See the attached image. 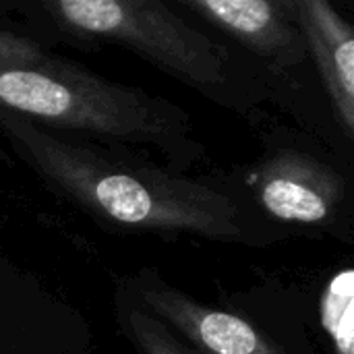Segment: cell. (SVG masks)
I'll return each mask as SVG.
<instances>
[{
	"instance_id": "1",
	"label": "cell",
	"mask_w": 354,
	"mask_h": 354,
	"mask_svg": "<svg viewBox=\"0 0 354 354\" xmlns=\"http://www.w3.org/2000/svg\"><path fill=\"white\" fill-rule=\"evenodd\" d=\"M0 133L33 172L93 216L139 230L245 239L239 203L209 185L129 162L6 110Z\"/></svg>"
},
{
	"instance_id": "2",
	"label": "cell",
	"mask_w": 354,
	"mask_h": 354,
	"mask_svg": "<svg viewBox=\"0 0 354 354\" xmlns=\"http://www.w3.org/2000/svg\"><path fill=\"white\" fill-rule=\"evenodd\" d=\"M0 110L46 129L193 156L189 116L143 89L112 83L0 25Z\"/></svg>"
},
{
	"instance_id": "3",
	"label": "cell",
	"mask_w": 354,
	"mask_h": 354,
	"mask_svg": "<svg viewBox=\"0 0 354 354\" xmlns=\"http://www.w3.org/2000/svg\"><path fill=\"white\" fill-rule=\"evenodd\" d=\"M41 6L71 33L122 44L220 104L247 100L228 48L158 0H52Z\"/></svg>"
},
{
	"instance_id": "4",
	"label": "cell",
	"mask_w": 354,
	"mask_h": 354,
	"mask_svg": "<svg viewBox=\"0 0 354 354\" xmlns=\"http://www.w3.org/2000/svg\"><path fill=\"white\" fill-rule=\"evenodd\" d=\"M139 305L162 319L199 354H286L243 317L195 303L145 272L135 282Z\"/></svg>"
},
{
	"instance_id": "5",
	"label": "cell",
	"mask_w": 354,
	"mask_h": 354,
	"mask_svg": "<svg viewBox=\"0 0 354 354\" xmlns=\"http://www.w3.org/2000/svg\"><path fill=\"white\" fill-rule=\"evenodd\" d=\"M257 193L261 205L278 220L322 224L342 201L344 180L315 158L288 149L263 164Z\"/></svg>"
},
{
	"instance_id": "6",
	"label": "cell",
	"mask_w": 354,
	"mask_h": 354,
	"mask_svg": "<svg viewBox=\"0 0 354 354\" xmlns=\"http://www.w3.org/2000/svg\"><path fill=\"white\" fill-rule=\"evenodd\" d=\"M187 10L236 37L274 66H297L307 58L290 2L274 0H185Z\"/></svg>"
},
{
	"instance_id": "7",
	"label": "cell",
	"mask_w": 354,
	"mask_h": 354,
	"mask_svg": "<svg viewBox=\"0 0 354 354\" xmlns=\"http://www.w3.org/2000/svg\"><path fill=\"white\" fill-rule=\"evenodd\" d=\"M290 10L346 135L354 131V31L326 0H292Z\"/></svg>"
},
{
	"instance_id": "8",
	"label": "cell",
	"mask_w": 354,
	"mask_h": 354,
	"mask_svg": "<svg viewBox=\"0 0 354 354\" xmlns=\"http://www.w3.org/2000/svg\"><path fill=\"white\" fill-rule=\"evenodd\" d=\"M322 326L334 353L354 354V282L353 270L334 276L322 297Z\"/></svg>"
},
{
	"instance_id": "9",
	"label": "cell",
	"mask_w": 354,
	"mask_h": 354,
	"mask_svg": "<svg viewBox=\"0 0 354 354\" xmlns=\"http://www.w3.org/2000/svg\"><path fill=\"white\" fill-rule=\"evenodd\" d=\"M127 336L141 354H199L185 344L162 319L147 309L124 307L120 313Z\"/></svg>"
}]
</instances>
